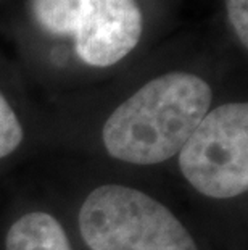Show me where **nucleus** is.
Listing matches in <instances>:
<instances>
[{"label":"nucleus","mask_w":248,"mask_h":250,"mask_svg":"<svg viewBox=\"0 0 248 250\" xmlns=\"http://www.w3.org/2000/svg\"><path fill=\"white\" fill-rule=\"evenodd\" d=\"M228 18L239 41L248 47V0H226Z\"/></svg>","instance_id":"nucleus-7"},{"label":"nucleus","mask_w":248,"mask_h":250,"mask_svg":"<svg viewBox=\"0 0 248 250\" xmlns=\"http://www.w3.org/2000/svg\"><path fill=\"white\" fill-rule=\"evenodd\" d=\"M179 168L200 194L232 199L248 189V105L210 110L179 150Z\"/></svg>","instance_id":"nucleus-4"},{"label":"nucleus","mask_w":248,"mask_h":250,"mask_svg":"<svg viewBox=\"0 0 248 250\" xmlns=\"http://www.w3.org/2000/svg\"><path fill=\"white\" fill-rule=\"evenodd\" d=\"M23 142V127L8 100L0 92V158L13 153Z\"/></svg>","instance_id":"nucleus-6"},{"label":"nucleus","mask_w":248,"mask_h":250,"mask_svg":"<svg viewBox=\"0 0 248 250\" xmlns=\"http://www.w3.org/2000/svg\"><path fill=\"white\" fill-rule=\"evenodd\" d=\"M79 229L91 250H198L172 211L119 184L100 186L87 195Z\"/></svg>","instance_id":"nucleus-2"},{"label":"nucleus","mask_w":248,"mask_h":250,"mask_svg":"<svg viewBox=\"0 0 248 250\" xmlns=\"http://www.w3.org/2000/svg\"><path fill=\"white\" fill-rule=\"evenodd\" d=\"M5 250H71V244L57 218L31 211L12 225Z\"/></svg>","instance_id":"nucleus-5"},{"label":"nucleus","mask_w":248,"mask_h":250,"mask_svg":"<svg viewBox=\"0 0 248 250\" xmlns=\"http://www.w3.org/2000/svg\"><path fill=\"white\" fill-rule=\"evenodd\" d=\"M36 23L75 37L76 54L91 66H112L134 50L142 36L135 0H31Z\"/></svg>","instance_id":"nucleus-3"},{"label":"nucleus","mask_w":248,"mask_h":250,"mask_svg":"<svg viewBox=\"0 0 248 250\" xmlns=\"http://www.w3.org/2000/svg\"><path fill=\"white\" fill-rule=\"evenodd\" d=\"M213 90L191 73L152 79L119 105L103 126L102 139L116 160L155 165L174 157L210 111Z\"/></svg>","instance_id":"nucleus-1"}]
</instances>
